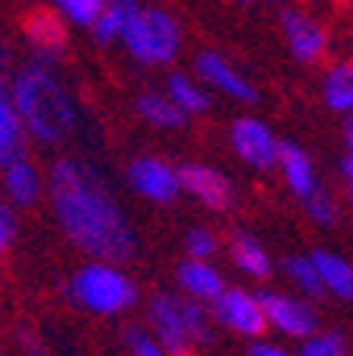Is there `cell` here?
<instances>
[{
	"label": "cell",
	"mask_w": 353,
	"mask_h": 356,
	"mask_svg": "<svg viewBox=\"0 0 353 356\" xmlns=\"http://www.w3.org/2000/svg\"><path fill=\"white\" fill-rule=\"evenodd\" d=\"M267 3H277V7H280V3H287V0H267Z\"/></svg>",
	"instance_id": "e575fe53"
},
{
	"label": "cell",
	"mask_w": 353,
	"mask_h": 356,
	"mask_svg": "<svg viewBox=\"0 0 353 356\" xmlns=\"http://www.w3.org/2000/svg\"><path fill=\"white\" fill-rule=\"evenodd\" d=\"M140 7V0H109L102 7V13L96 16V22L89 26L93 38L99 44H115L121 42V32H125L127 19L134 16V10Z\"/></svg>",
	"instance_id": "cb8c5ba5"
},
{
	"label": "cell",
	"mask_w": 353,
	"mask_h": 356,
	"mask_svg": "<svg viewBox=\"0 0 353 356\" xmlns=\"http://www.w3.org/2000/svg\"><path fill=\"white\" fill-rule=\"evenodd\" d=\"M125 181L140 200L156 204V207H172L182 200V181H178V165L162 159L156 153H140L125 165Z\"/></svg>",
	"instance_id": "8fae6325"
},
{
	"label": "cell",
	"mask_w": 353,
	"mask_h": 356,
	"mask_svg": "<svg viewBox=\"0 0 353 356\" xmlns=\"http://www.w3.org/2000/svg\"><path fill=\"white\" fill-rule=\"evenodd\" d=\"M338 3H347V0H338Z\"/></svg>",
	"instance_id": "d590c367"
},
{
	"label": "cell",
	"mask_w": 353,
	"mask_h": 356,
	"mask_svg": "<svg viewBox=\"0 0 353 356\" xmlns=\"http://www.w3.org/2000/svg\"><path fill=\"white\" fill-rule=\"evenodd\" d=\"M0 188L10 207H36L45 197V172L29 153H19L0 169Z\"/></svg>",
	"instance_id": "9a60e30c"
},
{
	"label": "cell",
	"mask_w": 353,
	"mask_h": 356,
	"mask_svg": "<svg viewBox=\"0 0 353 356\" xmlns=\"http://www.w3.org/2000/svg\"><path fill=\"white\" fill-rule=\"evenodd\" d=\"M318 96L331 115H350L353 111V58H340L324 64L318 80Z\"/></svg>",
	"instance_id": "ac0fdd59"
},
{
	"label": "cell",
	"mask_w": 353,
	"mask_h": 356,
	"mask_svg": "<svg viewBox=\"0 0 353 356\" xmlns=\"http://www.w3.org/2000/svg\"><path fill=\"white\" fill-rule=\"evenodd\" d=\"M52 3L70 26H77V29H89L109 0H52Z\"/></svg>",
	"instance_id": "83f0119b"
},
{
	"label": "cell",
	"mask_w": 353,
	"mask_h": 356,
	"mask_svg": "<svg viewBox=\"0 0 353 356\" xmlns=\"http://www.w3.org/2000/svg\"><path fill=\"white\" fill-rule=\"evenodd\" d=\"M296 356H350L347 353V337L338 327H318L309 337L296 343Z\"/></svg>",
	"instance_id": "484cf974"
},
{
	"label": "cell",
	"mask_w": 353,
	"mask_h": 356,
	"mask_svg": "<svg viewBox=\"0 0 353 356\" xmlns=\"http://www.w3.org/2000/svg\"><path fill=\"white\" fill-rule=\"evenodd\" d=\"M338 175H340V194H344L347 207H353V153H344V156H340Z\"/></svg>",
	"instance_id": "1f68e13d"
},
{
	"label": "cell",
	"mask_w": 353,
	"mask_h": 356,
	"mask_svg": "<svg viewBox=\"0 0 353 356\" xmlns=\"http://www.w3.org/2000/svg\"><path fill=\"white\" fill-rule=\"evenodd\" d=\"M182 248H185V258H204V261H214L217 254L223 252V236L207 226V222H194L188 226L182 236Z\"/></svg>",
	"instance_id": "d4e9b609"
},
{
	"label": "cell",
	"mask_w": 353,
	"mask_h": 356,
	"mask_svg": "<svg viewBox=\"0 0 353 356\" xmlns=\"http://www.w3.org/2000/svg\"><path fill=\"white\" fill-rule=\"evenodd\" d=\"M191 74L198 76L214 96H223L235 105H258V99H261L255 80H251L229 54L217 51V48H201V51L194 54Z\"/></svg>",
	"instance_id": "30bf717a"
},
{
	"label": "cell",
	"mask_w": 353,
	"mask_h": 356,
	"mask_svg": "<svg viewBox=\"0 0 353 356\" xmlns=\"http://www.w3.org/2000/svg\"><path fill=\"white\" fill-rule=\"evenodd\" d=\"M312 261L318 267L324 296L338 299V302H353V261L344 258L340 252H331V248H315Z\"/></svg>",
	"instance_id": "ffe728a7"
},
{
	"label": "cell",
	"mask_w": 353,
	"mask_h": 356,
	"mask_svg": "<svg viewBox=\"0 0 353 356\" xmlns=\"http://www.w3.org/2000/svg\"><path fill=\"white\" fill-rule=\"evenodd\" d=\"M143 325L172 356H201L217 343V325L210 305L188 299L178 289H162L147 299Z\"/></svg>",
	"instance_id": "3957f363"
},
{
	"label": "cell",
	"mask_w": 353,
	"mask_h": 356,
	"mask_svg": "<svg viewBox=\"0 0 353 356\" xmlns=\"http://www.w3.org/2000/svg\"><path fill=\"white\" fill-rule=\"evenodd\" d=\"M22 32H26V42L32 44V60H42V64H52L64 54L67 48V19L58 10H32V13L22 16Z\"/></svg>",
	"instance_id": "5bb4252c"
},
{
	"label": "cell",
	"mask_w": 353,
	"mask_h": 356,
	"mask_svg": "<svg viewBox=\"0 0 353 356\" xmlns=\"http://www.w3.org/2000/svg\"><path fill=\"white\" fill-rule=\"evenodd\" d=\"M134 111H137V118L143 121V124L159 134L182 131V127L188 124L185 111L172 102L166 89H143V92L134 99Z\"/></svg>",
	"instance_id": "d6986e66"
},
{
	"label": "cell",
	"mask_w": 353,
	"mask_h": 356,
	"mask_svg": "<svg viewBox=\"0 0 353 356\" xmlns=\"http://www.w3.org/2000/svg\"><path fill=\"white\" fill-rule=\"evenodd\" d=\"M267 334H277V341L299 343L312 331L322 327V312L315 299H306L293 289H261Z\"/></svg>",
	"instance_id": "8992f818"
},
{
	"label": "cell",
	"mask_w": 353,
	"mask_h": 356,
	"mask_svg": "<svg viewBox=\"0 0 353 356\" xmlns=\"http://www.w3.org/2000/svg\"><path fill=\"white\" fill-rule=\"evenodd\" d=\"M16 229H19L16 210L10 207L7 200H0V258L10 252V245H13V238H16Z\"/></svg>",
	"instance_id": "f546056e"
},
{
	"label": "cell",
	"mask_w": 353,
	"mask_h": 356,
	"mask_svg": "<svg viewBox=\"0 0 353 356\" xmlns=\"http://www.w3.org/2000/svg\"><path fill=\"white\" fill-rule=\"evenodd\" d=\"M0 356H3V353H0Z\"/></svg>",
	"instance_id": "8d00e7d4"
},
{
	"label": "cell",
	"mask_w": 353,
	"mask_h": 356,
	"mask_svg": "<svg viewBox=\"0 0 353 356\" xmlns=\"http://www.w3.org/2000/svg\"><path fill=\"white\" fill-rule=\"evenodd\" d=\"M172 280H175L178 293H185L188 299H198L204 305H210L229 286L223 267L217 261H204V258H182L175 264V270H172Z\"/></svg>",
	"instance_id": "2e32d148"
},
{
	"label": "cell",
	"mask_w": 353,
	"mask_h": 356,
	"mask_svg": "<svg viewBox=\"0 0 353 356\" xmlns=\"http://www.w3.org/2000/svg\"><path fill=\"white\" fill-rule=\"evenodd\" d=\"M274 172H280L283 188H287L299 204L309 197V194H315L318 188H322V175H318L315 159H312V153L306 147H299V143H290V140L280 143L277 169Z\"/></svg>",
	"instance_id": "e0dca14e"
},
{
	"label": "cell",
	"mask_w": 353,
	"mask_h": 356,
	"mask_svg": "<svg viewBox=\"0 0 353 356\" xmlns=\"http://www.w3.org/2000/svg\"><path fill=\"white\" fill-rule=\"evenodd\" d=\"M19 153H26V127L10 96L7 74H0V169Z\"/></svg>",
	"instance_id": "7402d4cb"
},
{
	"label": "cell",
	"mask_w": 353,
	"mask_h": 356,
	"mask_svg": "<svg viewBox=\"0 0 353 356\" xmlns=\"http://www.w3.org/2000/svg\"><path fill=\"white\" fill-rule=\"evenodd\" d=\"M344 143H347V153H353V111L344 118Z\"/></svg>",
	"instance_id": "836d02e7"
},
{
	"label": "cell",
	"mask_w": 353,
	"mask_h": 356,
	"mask_svg": "<svg viewBox=\"0 0 353 356\" xmlns=\"http://www.w3.org/2000/svg\"><path fill=\"white\" fill-rule=\"evenodd\" d=\"M121 343H125L127 356H172L169 350L156 341L147 325H127L121 331Z\"/></svg>",
	"instance_id": "f1b7e54d"
},
{
	"label": "cell",
	"mask_w": 353,
	"mask_h": 356,
	"mask_svg": "<svg viewBox=\"0 0 353 356\" xmlns=\"http://www.w3.org/2000/svg\"><path fill=\"white\" fill-rule=\"evenodd\" d=\"M299 207L306 210L309 222H315V226H322V229H331V226H338L340 222V197L331 191V188H324V185L318 188L315 194H309Z\"/></svg>",
	"instance_id": "4316f807"
},
{
	"label": "cell",
	"mask_w": 353,
	"mask_h": 356,
	"mask_svg": "<svg viewBox=\"0 0 353 356\" xmlns=\"http://www.w3.org/2000/svg\"><path fill=\"white\" fill-rule=\"evenodd\" d=\"M280 35L287 44L290 58L302 67H315L328 60L331 51V35L324 29V22L315 19L309 10L283 7L280 10Z\"/></svg>",
	"instance_id": "7c38bea8"
},
{
	"label": "cell",
	"mask_w": 353,
	"mask_h": 356,
	"mask_svg": "<svg viewBox=\"0 0 353 356\" xmlns=\"http://www.w3.org/2000/svg\"><path fill=\"white\" fill-rule=\"evenodd\" d=\"M10 96L19 111L22 127L38 143H64L77 131V102L61 83L52 64L26 60L10 76Z\"/></svg>",
	"instance_id": "7a4b0ae2"
},
{
	"label": "cell",
	"mask_w": 353,
	"mask_h": 356,
	"mask_svg": "<svg viewBox=\"0 0 353 356\" xmlns=\"http://www.w3.org/2000/svg\"><path fill=\"white\" fill-rule=\"evenodd\" d=\"M45 194L61 232L93 261L127 264L137 254V232L105 175L80 156H61L45 172Z\"/></svg>",
	"instance_id": "6da1fadb"
},
{
	"label": "cell",
	"mask_w": 353,
	"mask_h": 356,
	"mask_svg": "<svg viewBox=\"0 0 353 356\" xmlns=\"http://www.w3.org/2000/svg\"><path fill=\"white\" fill-rule=\"evenodd\" d=\"M280 137L265 118L258 115H235L226 127V147L251 172H274L280 156Z\"/></svg>",
	"instance_id": "ba28073f"
},
{
	"label": "cell",
	"mask_w": 353,
	"mask_h": 356,
	"mask_svg": "<svg viewBox=\"0 0 353 356\" xmlns=\"http://www.w3.org/2000/svg\"><path fill=\"white\" fill-rule=\"evenodd\" d=\"M16 347L22 350V356H45V347L38 343V337L26 327H16Z\"/></svg>",
	"instance_id": "d6a6232c"
},
{
	"label": "cell",
	"mask_w": 353,
	"mask_h": 356,
	"mask_svg": "<svg viewBox=\"0 0 353 356\" xmlns=\"http://www.w3.org/2000/svg\"><path fill=\"white\" fill-rule=\"evenodd\" d=\"M210 315H214L217 331L233 334L239 341H258L267 337V321H265V305H261V293L239 283H229L220 296L210 302Z\"/></svg>",
	"instance_id": "52a82bcc"
},
{
	"label": "cell",
	"mask_w": 353,
	"mask_h": 356,
	"mask_svg": "<svg viewBox=\"0 0 353 356\" xmlns=\"http://www.w3.org/2000/svg\"><path fill=\"white\" fill-rule=\"evenodd\" d=\"M162 89H166L172 102L185 111L188 121L201 118V115H207V111L214 108V92H210L191 70H172V74L166 76V86Z\"/></svg>",
	"instance_id": "44dd1931"
},
{
	"label": "cell",
	"mask_w": 353,
	"mask_h": 356,
	"mask_svg": "<svg viewBox=\"0 0 353 356\" xmlns=\"http://www.w3.org/2000/svg\"><path fill=\"white\" fill-rule=\"evenodd\" d=\"M280 274H283V280L290 283V289L293 293H299V296L306 299H324V289H322V280H318V267L315 261H312V252L306 254H287V258L280 261Z\"/></svg>",
	"instance_id": "603a6c76"
},
{
	"label": "cell",
	"mask_w": 353,
	"mask_h": 356,
	"mask_svg": "<svg viewBox=\"0 0 353 356\" xmlns=\"http://www.w3.org/2000/svg\"><path fill=\"white\" fill-rule=\"evenodd\" d=\"M121 48L140 67H172L185 51V29L175 13L156 3H140L121 32Z\"/></svg>",
	"instance_id": "5b68a950"
},
{
	"label": "cell",
	"mask_w": 353,
	"mask_h": 356,
	"mask_svg": "<svg viewBox=\"0 0 353 356\" xmlns=\"http://www.w3.org/2000/svg\"><path fill=\"white\" fill-rule=\"evenodd\" d=\"M245 356H296V347H290L287 341H271V337H258L249 341Z\"/></svg>",
	"instance_id": "4dcf8cb0"
},
{
	"label": "cell",
	"mask_w": 353,
	"mask_h": 356,
	"mask_svg": "<svg viewBox=\"0 0 353 356\" xmlns=\"http://www.w3.org/2000/svg\"><path fill=\"white\" fill-rule=\"evenodd\" d=\"M178 181H182V197L194 200L207 213H233L239 207L235 181L214 163L188 159L178 165Z\"/></svg>",
	"instance_id": "9c48e42d"
},
{
	"label": "cell",
	"mask_w": 353,
	"mask_h": 356,
	"mask_svg": "<svg viewBox=\"0 0 353 356\" xmlns=\"http://www.w3.org/2000/svg\"><path fill=\"white\" fill-rule=\"evenodd\" d=\"M67 299L96 318H121L140 302V286L125 264L93 261L80 264L67 277Z\"/></svg>",
	"instance_id": "277c9868"
},
{
	"label": "cell",
	"mask_w": 353,
	"mask_h": 356,
	"mask_svg": "<svg viewBox=\"0 0 353 356\" xmlns=\"http://www.w3.org/2000/svg\"><path fill=\"white\" fill-rule=\"evenodd\" d=\"M223 248H226V254H229V264H233L245 280L267 283L277 274V261H274L271 248L251 229H233L229 238L223 242Z\"/></svg>",
	"instance_id": "4fadbf2b"
}]
</instances>
